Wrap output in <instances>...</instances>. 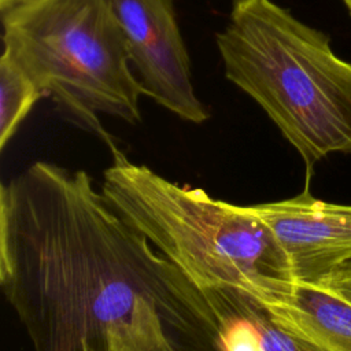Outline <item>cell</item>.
Segmentation results:
<instances>
[{"mask_svg": "<svg viewBox=\"0 0 351 351\" xmlns=\"http://www.w3.org/2000/svg\"><path fill=\"white\" fill-rule=\"evenodd\" d=\"M0 285L34 351H217L204 291L84 170L40 160L1 185Z\"/></svg>", "mask_w": 351, "mask_h": 351, "instance_id": "obj_1", "label": "cell"}, {"mask_svg": "<svg viewBox=\"0 0 351 351\" xmlns=\"http://www.w3.org/2000/svg\"><path fill=\"white\" fill-rule=\"evenodd\" d=\"M215 38L225 77L274 122L308 176L329 154L351 152V63L325 33L273 0H230Z\"/></svg>", "mask_w": 351, "mask_h": 351, "instance_id": "obj_2", "label": "cell"}, {"mask_svg": "<svg viewBox=\"0 0 351 351\" xmlns=\"http://www.w3.org/2000/svg\"><path fill=\"white\" fill-rule=\"evenodd\" d=\"M101 192L200 289L236 287L262 300L293 281L287 254L250 206L181 186L114 148Z\"/></svg>", "mask_w": 351, "mask_h": 351, "instance_id": "obj_3", "label": "cell"}, {"mask_svg": "<svg viewBox=\"0 0 351 351\" xmlns=\"http://www.w3.org/2000/svg\"><path fill=\"white\" fill-rule=\"evenodd\" d=\"M0 15L3 51L70 122L117 148L100 115L138 123L144 92L107 0H25Z\"/></svg>", "mask_w": 351, "mask_h": 351, "instance_id": "obj_4", "label": "cell"}, {"mask_svg": "<svg viewBox=\"0 0 351 351\" xmlns=\"http://www.w3.org/2000/svg\"><path fill=\"white\" fill-rule=\"evenodd\" d=\"M145 96L192 123L210 112L195 92L174 0H107Z\"/></svg>", "mask_w": 351, "mask_h": 351, "instance_id": "obj_5", "label": "cell"}, {"mask_svg": "<svg viewBox=\"0 0 351 351\" xmlns=\"http://www.w3.org/2000/svg\"><path fill=\"white\" fill-rule=\"evenodd\" d=\"M250 207L287 254L293 281L321 285L351 265V206L319 200L306 185L291 199Z\"/></svg>", "mask_w": 351, "mask_h": 351, "instance_id": "obj_6", "label": "cell"}, {"mask_svg": "<svg viewBox=\"0 0 351 351\" xmlns=\"http://www.w3.org/2000/svg\"><path fill=\"white\" fill-rule=\"evenodd\" d=\"M203 291L217 319V351H322L278 322L251 293L236 287Z\"/></svg>", "mask_w": 351, "mask_h": 351, "instance_id": "obj_7", "label": "cell"}, {"mask_svg": "<svg viewBox=\"0 0 351 351\" xmlns=\"http://www.w3.org/2000/svg\"><path fill=\"white\" fill-rule=\"evenodd\" d=\"M273 317L322 351H351V302L314 284L292 281L261 300Z\"/></svg>", "mask_w": 351, "mask_h": 351, "instance_id": "obj_8", "label": "cell"}, {"mask_svg": "<svg viewBox=\"0 0 351 351\" xmlns=\"http://www.w3.org/2000/svg\"><path fill=\"white\" fill-rule=\"evenodd\" d=\"M47 97L33 77L5 51L0 58V149L11 141L34 104Z\"/></svg>", "mask_w": 351, "mask_h": 351, "instance_id": "obj_9", "label": "cell"}, {"mask_svg": "<svg viewBox=\"0 0 351 351\" xmlns=\"http://www.w3.org/2000/svg\"><path fill=\"white\" fill-rule=\"evenodd\" d=\"M321 285L337 292L339 295L351 302V265L330 276Z\"/></svg>", "mask_w": 351, "mask_h": 351, "instance_id": "obj_10", "label": "cell"}, {"mask_svg": "<svg viewBox=\"0 0 351 351\" xmlns=\"http://www.w3.org/2000/svg\"><path fill=\"white\" fill-rule=\"evenodd\" d=\"M22 1H25V0H0V11L5 10V8H10L12 5H16Z\"/></svg>", "mask_w": 351, "mask_h": 351, "instance_id": "obj_11", "label": "cell"}, {"mask_svg": "<svg viewBox=\"0 0 351 351\" xmlns=\"http://www.w3.org/2000/svg\"><path fill=\"white\" fill-rule=\"evenodd\" d=\"M343 3H344V5L347 7V10H348V12L351 15V0H343Z\"/></svg>", "mask_w": 351, "mask_h": 351, "instance_id": "obj_12", "label": "cell"}]
</instances>
